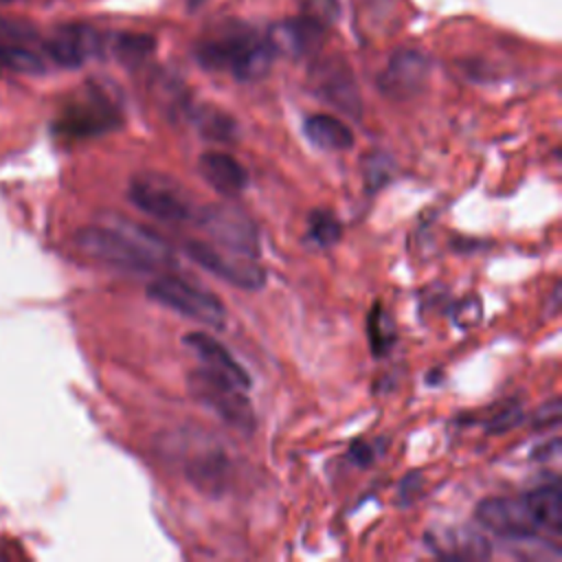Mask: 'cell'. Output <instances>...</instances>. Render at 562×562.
Masks as SVG:
<instances>
[{"label":"cell","mask_w":562,"mask_h":562,"mask_svg":"<svg viewBox=\"0 0 562 562\" xmlns=\"http://www.w3.org/2000/svg\"><path fill=\"white\" fill-rule=\"evenodd\" d=\"M75 246L90 259L136 274L173 263L171 250L158 235L123 217H112L108 226L81 228L75 235Z\"/></svg>","instance_id":"cell-1"},{"label":"cell","mask_w":562,"mask_h":562,"mask_svg":"<svg viewBox=\"0 0 562 562\" xmlns=\"http://www.w3.org/2000/svg\"><path fill=\"white\" fill-rule=\"evenodd\" d=\"M274 46L250 26H228L195 46L198 61L209 70L231 72L239 81L259 79L272 64Z\"/></svg>","instance_id":"cell-2"},{"label":"cell","mask_w":562,"mask_h":562,"mask_svg":"<svg viewBox=\"0 0 562 562\" xmlns=\"http://www.w3.org/2000/svg\"><path fill=\"white\" fill-rule=\"evenodd\" d=\"M187 386L189 393L211 408L224 424L235 428L241 435H250L255 428V413L252 406L246 397V389L237 386L222 373L204 367V369H193L187 375Z\"/></svg>","instance_id":"cell-3"},{"label":"cell","mask_w":562,"mask_h":562,"mask_svg":"<svg viewBox=\"0 0 562 562\" xmlns=\"http://www.w3.org/2000/svg\"><path fill=\"white\" fill-rule=\"evenodd\" d=\"M127 198L136 209L165 224H180L195 217L193 202L187 198L180 184H176L167 176H134L127 187Z\"/></svg>","instance_id":"cell-4"},{"label":"cell","mask_w":562,"mask_h":562,"mask_svg":"<svg viewBox=\"0 0 562 562\" xmlns=\"http://www.w3.org/2000/svg\"><path fill=\"white\" fill-rule=\"evenodd\" d=\"M147 296L187 318L222 329L226 323L224 303L209 290L176 277H160L147 285Z\"/></svg>","instance_id":"cell-5"},{"label":"cell","mask_w":562,"mask_h":562,"mask_svg":"<svg viewBox=\"0 0 562 562\" xmlns=\"http://www.w3.org/2000/svg\"><path fill=\"white\" fill-rule=\"evenodd\" d=\"M211 241L224 246L228 252L257 259L261 255L259 233L246 211L233 204H209L195 211L193 217Z\"/></svg>","instance_id":"cell-6"},{"label":"cell","mask_w":562,"mask_h":562,"mask_svg":"<svg viewBox=\"0 0 562 562\" xmlns=\"http://www.w3.org/2000/svg\"><path fill=\"white\" fill-rule=\"evenodd\" d=\"M474 514L485 529L509 540H531L542 533L525 494L485 498L476 505Z\"/></svg>","instance_id":"cell-7"},{"label":"cell","mask_w":562,"mask_h":562,"mask_svg":"<svg viewBox=\"0 0 562 562\" xmlns=\"http://www.w3.org/2000/svg\"><path fill=\"white\" fill-rule=\"evenodd\" d=\"M184 252L206 272H211L213 277L241 288V290H259L266 283V270L257 263V259L250 257H241L231 252L224 255L220 252L213 244L206 241H187Z\"/></svg>","instance_id":"cell-8"},{"label":"cell","mask_w":562,"mask_h":562,"mask_svg":"<svg viewBox=\"0 0 562 562\" xmlns=\"http://www.w3.org/2000/svg\"><path fill=\"white\" fill-rule=\"evenodd\" d=\"M121 125L119 112L112 103L99 94H92L88 101L70 105L57 123V130L72 138L99 136Z\"/></svg>","instance_id":"cell-9"},{"label":"cell","mask_w":562,"mask_h":562,"mask_svg":"<svg viewBox=\"0 0 562 562\" xmlns=\"http://www.w3.org/2000/svg\"><path fill=\"white\" fill-rule=\"evenodd\" d=\"M101 37L90 26L68 24L59 26L50 40L44 42L48 57L64 68H79L88 57L99 53Z\"/></svg>","instance_id":"cell-10"},{"label":"cell","mask_w":562,"mask_h":562,"mask_svg":"<svg viewBox=\"0 0 562 562\" xmlns=\"http://www.w3.org/2000/svg\"><path fill=\"white\" fill-rule=\"evenodd\" d=\"M428 75V61L417 50H400L391 57L380 77V90L393 99H408L417 94Z\"/></svg>","instance_id":"cell-11"},{"label":"cell","mask_w":562,"mask_h":562,"mask_svg":"<svg viewBox=\"0 0 562 562\" xmlns=\"http://www.w3.org/2000/svg\"><path fill=\"white\" fill-rule=\"evenodd\" d=\"M198 173L222 195H237L248 184V171L226 151H204L198 158Z\"/></svg>","instance_id":"cell-12"},{"label":"cell","mask_w":562,"mask_h":562,"mask_svg":"<svg viewBox=\"0 0 562 562\" xmlns=\"http://www.w3.org/2000/svg\"><path fill=\"white\" fill-rule=\"evenodd\" d=\"M184 345L195 351V356L213 371L222 373L224 378H228L231 382H235L241 389L250 386V375L246 373V369L231 356V351L211 334L204 331H189L184 338Z\"/></svg>","instance_id":"cell-13"},{"label":"cell","mask_w":562,"mask_h":562,"mask_svg":"<svg viewBox=\"0 0 562 562\" xmlns=\"http://www.w3.org/2000/svg\"><path fill=\"white\" fill-rule=\"evenodd\" d=\"M318 92L323 94V99L334 103L340 112L349 116H360V108H362L360 94L347 68L329 66L327 70L318 72Z\"/></svg>","instance_id":"cell-14"},{"label":"cell","mask_w":562,"mask_h":562,"mask_svg":"<svg viewBox=\"0 0 562 562\" xmlns=\"http://www.w3.org/2000/svg\"><path fill=\"white\" fill-rule=\"evenodd\" d=\"M303 132L312 140V145L325 151H342L353 145V132L349 130V125L331 114L307 116Z\"/></svg>","instance_id":"cell-15"},{"label":"cell","mask_w":562,"mask_h":562,"mask_svg":"<svg viewBox=\"0 0 562 562\" xmlns=\"http://www.w3.org/2000/svg\"><path fill=\"white\" fill-rule=\"evenodd\" d=\"M428 547L441 555V558H454V560H481L490 555L487 540L470 529H457L446 531L437 540L428 538Z\"/></svg>","instance_id":"cell-16"},{"label":"cell","mask_w":562,"mask_h":562,"mask_svg":"<svg viewBox=\"0 0 562 562\" xmlns=\"http://www.w3.org/2000/svg\"><path fill=\"white\" fill-rule=\"evenodd\" d=\"M189 481L202 490L204 494H222L226 487V474H228V461L222 452H204L195 459L187 461L184 465Z\"/></svg>","instance_id":"cell-17"},{"label":"cell","mask_w":562,"mask_h":562,"mask_svg":"<svg viewBox=\"0 0 562 562\" xmlns=\"http://www.w3.org/2000/svg\"><path fill=\"white\" fill-rule=\"evenodd\" d=\"M538 525L542 531L560 536L562 531V490L560 483L553 481L549 485L536 487L525 494Z\"/></svg>","instance_id":"cell-18"},{"label":"cell","mask_w":562,"mask_h":562,"mask_svg":"<svg viewBox=\"0 0 562 562\" xmlns=\"http://www.w3.org/2000/svg\"><path fill=\"white\" fill-rule=\"evenodd\" d=\"M193 125L198 127V132L215 143H235L237 138V123L233 121V116H228L226 112L211 108V105H202L198 110H193L191 114Z\"/></svg>","instance_id":"cell-19"},{"label":"cell","mask_w":562,"mask_h":562,"mask_svg":"<svg viewBox=\"0 0 562 562\" xmlns=\"http://www.w3.org/2000/svg\"><path fill=\"white\" fill-rule=\"evenodd\" d=\"M274 33H279L285 42V46L292 50V53H305L310 50L323 35V24L318 18H312V15H305V18H294V20H288L283 24H279L274 29Z\"/></svg>","instance_id":"cell-20"},{"label":"cell","mask_w":562,"mask_h":562,"mask_svg":"<svg viewBox=\"0 0 562 562\" xmlns=\"http://www.w3.org/2000/svg\"><path fill=\"white\" fill-rule=\"evenodd\" d=\"M367 336L373 356H384L395 342V329L391 316L382 310V305H373V310L367 316Z\"/></svg>","instance_id":"cell-21"},{"label":"cell","mask_w":562,"mask_h":562,"mask_svg":"<svg viewBox=\"0 0 562 562\" xmlns=\"http://www.w3.org/2000/svg\"><path fill=\"white\" fill-rule=\"evenodd\" d=\"M0 66H7L15 72H26V75H40L46 70L44 59L37 53H33L26 46H15V44L0 46Z\"/></svg>","instance_id":"cell-22"},{"label":"cell","mask_w":562,"mask_h":562,"mask_svg":"<svg viewBox=\"0 0 562 562\" xmlns=\"http://www.w3.org/2000/svg\"><path fill=\"white\" fill-rule=\"evenodd\" d=\"M310 237L321 246V248H329L340 239V222L334 213L325 211V209H316L310 213V224H307Z\"/></svg>","instance_id":"cell-23"},{"label":"cell","mask_w":562,"mask_h":562,"mask_svg":"<svg viewBox=\"0 0 562 562\" xmlns=\"http://www.w3.org/2000/svg\"><path fill=\"white\" fill-rule=\"evenodd\" d=\"M393 176V160L391 156L382 154V151H373L367 156L364 160V182H367V191L375 193L378 189H382Z\"/></svg>","instance_id":"cell-24"},{"label":"cell","mask_w":562,"mask_h":562,"mask_svg":"<svg viewBox=\"0 0 562 562\" xmlns=\"http://www.w3.org/2000/svg\"><path fill=\"white\" fill-rule=\"evenodd\" d=\"M151 48H154V40L147 35L125 33V35H119L116 40V53L123 61H140L147 53H151Z\"/></svg>","instance_id":"cell-25"},{"label":"cell","mask_w":562,"mask_h":562,"mask_svg":"<svg viewBox=\"0 0 562 562\" xmlns=\"http://www.w3.org/2000/svg\"><path fill=\"white\" fill-rule=\"evenodd\" d=\"M525 419V413L518 404H509L505 408H501L496 415H492L487 422H485V432L487 435H503L516 426H520Z\"/></svg>","instance_id":"cell-26"},{"label":"cell","mask_w":562,"mask_h":562,"mask_svg":"<svg viewBox=\"0 0 562 562\" xmlns=\"http://www.w3.org/2000/svg\"><path fill=\"white\" fill-rule=\"evenodd\" d=\"M562 404H560V397H553L549 402H544L531 417V426L536 430H547V428H555L560 424V417H562Z\"/></svg>","instance_id":"cell-27"},{"label":"cell","mask_w":562,"mask_h":562,"mask_svg":"<svg viewBox=\"0 0 562 562\" xmlns=\"http://www.w3.org/2000/svg\"><path fill=\"white\" fill-rule=\"evenodd\" d=\"M349 461L358 468H367L373 463V450L367 441H353L349 448Z\"/></svg>","instance_id":"cell-28"},{"label":"cell","mask_w":562,"mask_h":562,"mask_svg":"<svg viewBox=\"0 0 562 562\" xmlns=\"http://www.w3.org/2000/svg\"><path fill=\"white\" fill-rule=\"evenodd\" d=\"M0 37H4V40H31V37H35V33L29 26H22V24H15V22H9V20L0 18Z\"/></svg>","instance_id":"cell-29"},{"label":"cell","mask_w":562,"mask_h":562,"mask_svg":"<svg viewBox=\"0 0 562 562\" xmlns=\"http://www.w3.org/2000/svg\"><path fill=\"white\" fill-rule=\"evenodd\" d=\"M422 490V476L417 474V472H413V474H408L404 481H402V485H400V501L404 503V505H408L413 498H415V494Z\"/></svg>","instance_id":"cell-30"},{"label":"cell","mask_w":562,"mask_h":562,"mask_svg":"<svg viewBox=\"0 0 562 562\" xmlns=\"http://www.w3.org/2000/svg\"><path fill=\"white\" fill-rule=\"evenodd\" d=\"M560 454V441L558 439H551L547 446H540L533 450V459L536 461H549V459H555Z\"/></svg>","instance_id":"cell-31"}]
</instances>
